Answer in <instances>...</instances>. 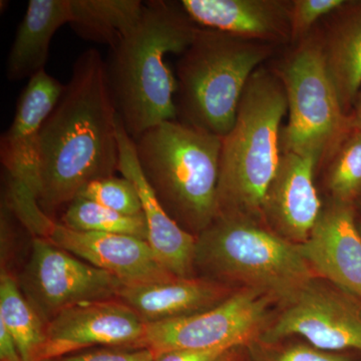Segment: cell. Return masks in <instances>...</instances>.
<instances>
[{"label":"cell","instance_id":"6da1fadb","mask_svg":"<svg viewBox=\"0 0 361 361\" xmlns=\"http://www.w3.org/2000/svg\"><path fill=\"white\" fill-rule=\"evenodd\" d=\"M118 121L106 61L87 49L40 132L37 203L45 215L68 205L92 180L118 172Z\"/></svg>","mask_w":361,"mask_h":361},{"label":"cell","instance_id":"7a4b0ae2","mask_svg":"<svg viewBox=\"0 0 361 361\" xmlns=\"http://www.w3.org/2000/svg\"><path fill=\"white\" fill-rule=\"evenodd\" d=\"M198 28L180 2L149 0L137 25L111 49L106 80L118 118L133 140L177 120V78L166 56H182Z\"/></svg>","mask_w":361,"mask_h":361},{"label":"cell","instance_id":"3957f363","mask_svg":"<svg viewBox=\"0 0 361 361\" xmlns=\"http://www.w3.org/2000/svg\"><path fill=\"white\" fill-rule=\"evenodd\" d=\"M287 113L279 73L258 68L244 90L234 126L222 137L218 214L263 221L266 195L281 159V123Z\"/></svg>","mask_w":361,"mask_h":361},{"label":"cell","instance_id":"277c9868","mask_svg":"<svg viewBox=\"0 0 361 361\" xmlns=\"http://www.w3.org/2000/svg\"><path fill=\"white\" fill-rule=\"evenodd\" d=\"M134 141L142 174L166 212L198 236L218 214L222 137L175 120Z\"/></svg>","mask_w":361,"mask_h":361},{"label":"cell","instance_id":"5b68a950","mask_svg":"<svg viewBox=\"0 0 361 361\" xmlns=\"http://www.w3.org/2000/svg\"><path fill=\"white\" fill-rule=\"evenodd\" d=\"M273 51L272 44L199 27L178 61L179 122L225 137L234 126L249 80Z\"/></svg>","mask_w":361,"mask_h":361},{"label":"cell","instance_id":"8992f818","mask_svg":"<svg viewBox=\"0 0 361 361\" xmlns=\"http://www.w3.org/2000/svg\"><path fill=\"white\" fill-rule=\"evenodd\" d=\"M195 267L283 303L315 278L297 244L234 214H218L196 237Z\"/></svg>","mask_w":361,"mask_h":361},{"label":"cell","instance_id":"52a82bcc","mask_svg":"<svg viewBox=\"0 0 361 361\" xmlns=\"http://www.w3.org/2000/svg\"><path fill=\"white\" fill-rule=\"evenodd\" d=\"M279 75L288 104L282 153L311 157L318 163L331 158L355 128L330 78L319 37L301 40Z\"/></svg>","mask_w":361,"mask_h":361},{"label":"cell","instance_id":"ba28073f","mask_svg":"<svg viewBox=\"0 0 361 361\" xmlns=\"http://www.w3.org/2000/svg\"><path fill=\"white\" fill-rule=\"evenodd\" d=\"M269 296L253 289L233 292L211 310L157 323H146L139 348L156 356L174 350L239 348L261 337L269 326Z\"/></svg>","mask_w":361,"mask_h":361},{"label":"cell","instance_id":"9c48e42d","mask_svg":"<svg viewBox=\"0 0 361 361\" xmlns=\"http://www.w3.org/2000/svg\"><path fill=\"white\" fill-rule=\"evenodd\" d=\"M18 283L45 324L77 304L118 299L123 285L44 237L33 238Z\"/></svg>","mask_w":361,"mask_h":361},{"label":"cell","instance_id":"30bf717a","mask_svg":"<svg viewBox=\"0 0 361 361\" xmlns=\"http://www.w3.org/2000/svg\"><path fill=\"white\" fill-rule=\"evenodd\" d=\"M284 305L283 311L261 336L263 341L299 336L320 350L361 353V299L358 297L314 278Z\"/></svg>","mask_w":361,"mask_h":361},{"label":"cell","instance_id":"8fae6325","mask_svg":"<svg viewBox=\"0 0 361 361\" xmlns=\"http://www.w3.org/2000/svg\"><path fill=\"white\" fill-rule=\"evenodd\" d=\"M66 85L47 71L28 80L16 106L13 123L2 135L0 159L8 174L7 202L21 209L37 203V148L45 121L65 92Z\"/></svg>","mask_w":361,"mask_h":361},{"label":"cell","instance_id":"7c38bea8","mask_svg":"<svg viewBox=\"0 0 361 361\" xmlns=\"http://www.w3.org/2000/svg\"><path fill=\"white\" fill-rule=\"evenodd\" d=\"M146 323L118 299L71 306L47 323L37 361L73 355L94 346L139 348Z\"/></svg>","mask_w":361,"mask_h":361},{"label":"cell","instance_id":"4fadbf2b","mask_svg":"<svg viewBox=\"0 0 361 361\" xmlns=\"http://www.w3.org/2000/svg\"><path fill=\"white\" fill-rule=\"evenodd\" d=\"M85 262L110 273L123 285L174 279L146 240L128 235L80 232L52 222L44 237Z\"/></svg>","mask_w":361,"mask_h":361},{"label":"cell","instance_id":"5bb4252c","mask_svg":"<svg viewBox=\"0 0 361 361\" xmlns=\"http://www.w3.org/2000/svg\"><path fill=\"white\" fill-rule=\"evenodd\" d=\"M297 245L313 272L361 299V236L355 205L331 199L308 239Z\"/></svg>","mask_w":361,"mask_h":361},{"label":"cell","instance_id":"9a60e30c","mask_svg":"<svg viewBox=\"0 0 361 361\" xmlns=\"http://www.w3.org/2000/svg\"><path fill=\"white\" fill-rule=\"evenodd\" d=\"M317 164L311 157L282 153L266 195L263 221L295 244L308 239L323 208L314 183Z\"/></svg>","mask_w":361,"mask_h":361},{"label":"cell","instance_id":"2e32d148","mask_svg":"<svg viewBox=\"0 0 361 361\" xmlns=\"http://www.w3.org/2000/svg\"><path fill=\"white\" fill-rule=\"evenodd\" d=\"M120 163L118 172L134 183L141 199L142 215L148 228V243L161 265L178 278L192 277L195 269L196 237L185 231L166 212L142 174L135 141L118 121Z\"/></svg>","mask_w":361,"mask_h":361},{"label":"cell","instance_id":"e0dca14e","mask_svg":"<svg viewBox=\"0 0 361 361\" xmlns=\"http://www.w3.org/2000/svg\"><path fill=\"white\" fill-rule=\"evenodd\" d=\"M180 4L202 27L272 45L292 39V1L183 0Z\"/></svg>","mask_w":361,"mask_h":361},{"label":"cell","instance_id":"ac0fdd59","mask_svg":"<svg viewBox=\"0 0 361 361\" xmlns=\"http://www.w3.org/2000/svg\"><path fill=\"white\" fill-rule=\"evenodd\" d=\"M233 293L215 280L174 278L154 283L123 285L118 299L145 323H157L211 310Z\"/></svg>","mask_w":361,"mask_h":361},{"label":"cell","instance_id":"d6986e66","mask_svg":"<svg viewBox=\"0 0 361 361\" xmlns=\"http://www.w3.org/2000/svg\"><path fill=\"white\" fill-rule=\"evenodd\" d=\"M71 20V0H30L7 58V78L30 80L44 71L54 35Z\"/></svg>","mask_w":361,"mask_h":361},{"label":"cell","instance_id":"ffe728a7","mask_svg":"<svg viewBox=\"0 0 361 361\" xmlns=\"http://www.w3.org/2000/svg\"><path fill=\"white\" fill-rule=\"evenodd\" d=\"M319 39L342 106L351 116L361 87V0H346L330 16L329 28Z\"/></svg>","mask_w":361,"mask_h":361},{"label":"cell","instance_id":"44dd1931","mask_svg":"<svg viewBox=\"0 0 361 361\" xmlns=\"http://www.w3.org/2000/svg\"><path fill=\"white\" fill-rule=\"evenodd\" d=\"M144 7L140 0H71L70 25L82 39L111 49L137 25Z\"/></svg>","mask_w":361,"mask_h":361},{"label":"cell","instance_id":"7402d4cb","mask_svg":"<svg viewBox=\"0 0 361 361\" xmlns=\"http://www.w3.org/2000/svg\"><path fill=\"white\" fill-rule=\"evenodd\" d=\"M0 323L13 337L23 361H37L45 338V324L6 271L0 275Z\"/></svg>","mask_w":361,"mask_h":361},{"label":"cell","instance_id":"603a6c76","mask_svg":"<svg viewBox=\"0 0 361 361\" xmlns=\"http://www.w3.org/2000/svg\"><path fill=\"white\" fill-rule=\"evenodd\" d=\"M59 223L75 231L128 235L148 240L144 215H123L80 197L68 204Z\"/></svg>","mask_w":361,"mask_h":361},{"label":"cell","instance_id":"cb8c5ba5","mask_svg":"<svg viewBox=\"0 0 361 361\" xmlns=\"http://www.w3.org/2000/svg\"><path fill=\"white\" fill-rule=\"evenodd\" d=\"M327 185L332 200H361V133L353 130L331 157Z\"/></svg>","mask_w":361,"mask_h":361},{"label":"cell","instance_id":"d4e9b609","mask_svg":"<svg viewBox=\"0 0 361 361\" xmlns=\"http://www.w3.org/2000/svg\"><path fill=\"white\" fill-rule=\"evenodd\" d=\"M78 197L87 199L123 215H142L141 199L134 183L127 178L111 177L92 180Z\"/></svg>","mask_w":361,"mask_h":361},{"label":"cell","instance_id":"484cf974","mask_svg":"<svg viewBox=\"0 0 361 361\" xmlns=\"http://www.w3.org/2000/svg\"><path fill=\"white\" fill-rule=\"evenodd\" d=\"M346 0H295L291 4V39H305L313 25L338 11Z\"/></svg>","mask_w":361,"mask_h":361},{"label":"cell","instance_id":"4316f807","mask_svg":"<svg viewBox=\"0 0 361 361\" xmlns=\"http://www.w3.org/2000/svg\"><path fill=\"white\" fill-rule=\"evenodd\" d=\"M156 355L147 348H102L73 353L45 361H154Z\"/></svg>","mask_w":361,"mask_h":361},{"label":"cell","instance_id":"83f0119b","mask_svg":"<svg viewBox=\"0 0 361 361\" xmlns=\"http://www.w3.org/2000/svg\"><path fill=\"white\" fill-rule=\"evenodd\" d=\"M237 348L174 350L156 356L154 361H229Z\"/></svg>","mask_w":361,"mask_h":361},{"label":"cell","instance_id":"f1b7e54d","mask_svg":"<svg viewBox=\"0 0 361 361\" xmlns=\"http://www.w3.org/2000/svg\"><path fill=\"white\" fill-rule=\"evenodd\" d=\"M277 361H353L348 355L330 353L313 346L297 345L287 349Z\"/></svg>","mask_w":361,"mask_h":361},{"label":"cell","instance_id":"f546056e","mask_svg":"<svg viewBox=\"0 0 361 361\" xmlns=\"http://www.w3.org/2000/svg\"><path fill=\"white\" fill-rule=\"evenodd\" d=\"M0 361H23L13 337L0 323Z\"/></svg>","mask_w":361,"mask_h":361},{"label":"cell","instance_id":"4dcf8cb0","mask_svg":"<svg viewBox=\"0 0 361 361\" xmlns=\"http://www.w3.org/2000/svg\"><path fill=\"white\" fill-rule=\"evenodd\" d=\"M351 118H353V128H355V130L361 133V87L360 90H358L355 104H353V111H351Z\"/></svg>","mask_w":361,"mask_h":361},{"label":"cell","instance_id":"1f68e13d","mask_svg":"<svg viewBox=\"0 0 361 361\" xmlns=\"http://www.w3.org/2000/svg\"><path fill=\"white\" fill-rule=\"evenodd\" d=\"M358 230H360V236H361V221H358Z\"/></svg>","mask_w":361,"mask_h":361}]
</instances>
